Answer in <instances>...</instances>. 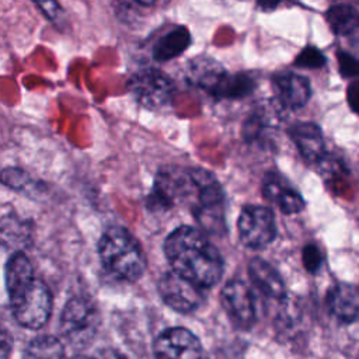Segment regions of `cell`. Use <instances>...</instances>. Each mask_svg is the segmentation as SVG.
Instances as JSON below:
<instances>
[{"label":"cell","mask_w":359,"mask_h":359,"mask_svg":"<svg viewBox=\"0 0 359 359\" xmlns=\"http://www.w3.org/2000/svg\"><path fill=\"white\" fill-rule=\"evenodd\" d=\"M163 248L171 271L192 283L208 289L222 279L224 269L222 254L199 229L192 226L174 229Z\"/></svg>","instance_id":"1"},{"label":"cell","mask_w":359,"mask_h":359,"mask_svg":"<svg viewBox=\"0 0 359 359\" xmlns=\"http://www.w3.org/2000/svg\"><path fill=\"white\" fill-rule=\"evenodd\" d=\"M98 254L107 272L121 280L135 282L146 269L140 244L122 226H111L102 233L98 241Z\"/></svg>","instance_id":"2"},{"label":"cell","mask_w":359,"mask_h":359,"mask_svg":"<svg viewBox=\"0 0 359 359\" xmlns=\"http://www.w3.org/2000/svg\"><path fill=\"white\" fill-rule=\"evenodd\" d=\"M189 81L216 100H238L252 93L254 80L247 74H230L213 59L199 56L189 62Z\"/></svg>","instance_id":"3"},{"label":"cell","mask_w":359,"mask_h":359,"mask_svg":"<svg viewBox=\"0 0 359 359\" xmlns=\"http://www.w3.org/2000/svg\"><path fill=\"white\" fill-rule=\"evenodd\" d=\"M201 168L165 167L154 180L147 205L157 209H170L184 202H194L199 187Z\"/></svg>","instance_id":"4"},{"label":"cell","mask_w":359,"mask_h":359,"mask_svg":"<svg viewBox=\"0 0 359 359\" xmlns=\"http://www.w3.org/2000/svg\"><path fill=\"white\" fill-rule=\"evenodd\" d=\"M7 292L13 316L20 325L38 330L46 324L52 311V296L42 280L34 278Z\"/></svg>","instance_id":"5"},{"label":"cell","mask_w":359,"mask_h":359,"mask_svg":"<svg viewBox=\"0 0 359 359\" xmlns=\"http://www.w3.org/2000/svg\"><path fill=\"white\" fill-rule=\"evenodd\" d=\"M195 220L210 234L226 233L224 194L215 175L201 168L199 187L191 205Z\"/></svg>","instance_id":"6"},{"label":"cell","mask_w":359,"mask_h":359,"mask_svg":"<svg viewBox=\"0 0 359 359\" xmlns=\"http://www.w3.org/2000/svg\"><path fill=\"white\" fill-rule=\"evenodd\" d=\"M100 313L97 306L83 296L72 297L60 314V332L74 346L87 345L97 334Z\"/></svg>","instance_id":"7"},{"label":"cell","mask_w":359,"mask_h":359,"mask_svg":"<svg viewBox=\"0 0 359 359\" xmlns=\"http://www.w3.org/2000/svg\"><path fill=\"white\" fill-rule=\"evenodd\" d=\"M128 88L140 105L153 111L167 107L175 94L171 77L150 66L136 70L128 80Z\"/></svg>","instance_id":"8"},{"label":"cell","mask_w":359,"mask_h":359,"mask_svg":"<svg viewBox=\"0 0 359 359\" xmlns=\"http://www.w3.org/2000/svg\"><path fill=\"white\" fill-rule=\"evenodd\" d=\"M238 234L241 243L252 250L269 245L278 233L272 210L261 205H247L238 216Z\"/></svg>","instance_id":"9"},{"label":"cell","mask_w":359,"mask_h":359,"mask_svg":"<svg viewBox=\"0 0 359 359\" xmlns=\"http://www.w3.org/2000/svg\"><path fill=\"white\" fill-rule=\"evenodd\" d=\"M157 290L163 302L178 313H192L203 302V287L182 278L174 271L161 275L157 283Z\"/></svg>","instance_id":"10"},{"label":"cell","mask_w":359,"mask_h":359,"mask_svg":"<svg viewBox=\"0 0 359 359\" xmlns=\"http://www.w3.org/2000/svg\"><path fill=\"white\" fill-rule=\"evenodd\" d=\"M220 300L224 311L238 328H250L257 320L255 299L251 289L240 279L229 280L222 292Z\"/></svg>","instance_id":"11"},{"label":"cell","mask_w":359,"mask_h":359,"mask_svg":"<svg viewBox=\"0 0 359 359\" xmlns=\"http://www.w3.org/2000/svg\"><path fill=\"white\" fill-rule=\"evenodd\" d=\"M156 359H202L198 337L184 327L164 330L153 344Z\"/></svg>","instance_id":"12"},{"label":"cell","mask_w":359,"mask_h":359,"mask_svg":"<svg viewBox=\"0 0 359 359\" xmlns=\"http://www.w3.org/2000/svg\"><path fill=\"white\" fill-rule=\"evenodd\" d=\"M272 88L276 102L286 109H299L311 97L310 81L297 73L285 72L273 76Z\"/></svg>","instance_id":"13"},{"label":"cell","mask_w":359,"mask_h":359,"mask_svg":"<svg viewBox=\"0 0 359 359\" xmlns=\"http://www.w3.org/2000/svg\"><path fill=\"white\" fill-rule=\"evenodd\" d=\"M262 195L285 215L299 213L306 205L303 196L283 177L272 171L262 180Z\"/></svg>","instance_id":"14"},{"label":"cell","mask_w":359,"mask_h":359,"mask_svg":"<svg viewBox=\"0 0 359 359\" xmlns=\"http://www.w3.org/2000/svg\"><path fill=\"white\" fill-rule=\"evenodd\" d=\"M289 137L300 154L310 163H320L325 157V143L321 129L313 122H296L287 129Z\"/></svg>","instance_id":"15"},{"label":"cell","mask_w":359,"mask_h":359,"mask_svg":"<svg viewBox=\"0 0 359 359\" xmlns=\"http://www.w3.org/2000/svg\"><path fill=\"white\" fill-rule=\"evenodd\" d=\"M248 276L265 296L276 300H280L286 296V287L280 273L268 261L259 257L250 259Z\"/></svg>","instance_id":"16"},{"label":"cell","mask_w":359,"mask_h":359,"mask_svg":"<svg viewBox=\"0 0 359 359\" xmlns=\"http://www.w3.org/2000/svg\"><path fill=\"white\" fill-rule=\"evenodd\" d=\"M327 306L331 314L339 321H355L359 316V292L352 285L338 283L330 289Z\"/></svg>","instance_id":"17"},{"label":"cell","mask_w":359,"mask_h":359,"mask_svg":"<svg viewBox=\"0 0 359 359\" xmlns=\"http://www.w3.org/2000/svg\"><path fill=\"white\" fill-rule=\"evenodd\" d=\"M191 43V34L182 25L171 27L161 34L151 46L153 59L157 62H167L180 56Z\"/></svg>","instance_id":"18"},{"label":"cell","mask_w":359,"mask_h":359,"mask_svg":"<svg viewBox=\"0 0 359 359\" xmlns=\"http://www.w3.org/2000/svg\"><path fill=\"white\" fill-rule=\"evenodd\" d=\"M279 108L283 109L278 102L259 105L245 119L243 126V136L247 142H259L265 133L273 129L279 121Z\"/></svg>","instance_id":"19"},{"label":"cell","mask_w":359,"mask_h":359,"mask_svg":"<svg viewBox=\"0 0 359 359\" xmlns=\"http://www.w3.org/2000/svg\"><path fill=\"white\" fill-rule=\"evenodd\" d=\"M327 22L334 34L349 35L359 28V13L349 4H335L325 13Z\"/></svg>","instance_id":"20"},{"label":"cell","mask_w":359,"mask_h":359,"mask_svg":"<svg viewBox=\"0 0 359 359\" xmlns=\"http://www.w3.org/2000/svg\"><path fill=\"white\" fill-rule=\"evenodd\" d=\"M22 359H66L65 346L56 337L41 335L27 345Z\"/></svg>","instance_id":"21"},{"label":"cell","mask_w":359,"mask_h":359,"mask_svg":"<svg viewBox=\"0 0 359 359\" xmlns=\"http://www.w3.org/2000/svg\"><path fill=\"white\" fill-rule=\"evenodd\" d=\"M31 226L14 215H4L1 219V238L3 244L22 247L29 240Z\"/></svg>","instance_id":"22"},{"label":"cell","mask_w":359,"mask_h":359,"mask_svg":"<svg viewBox=\"0 0 359 359\" xmlns=\"http://www.w3.org/2000/svg\"><path fill=\"white\" fill-rule=\"evenodd\" d=\"M324 63H325L324 55L317 48H313V46L304 48L294 60L296 66H300L304 69H317V67H321Z\"/></svg>","instance_id":"23"},{"label":"cell","mask_w":359,"mask_h":359,"mask_svg":"<svg viewBox=\"0 0 359 359\" xmlns=\"http://www.w3.org/2000/svg\"><path fill=\"white\" fill-rule=\"evenodd\" d=\"M337 55H338L337 59L339 65V73L348 79L359 77V57L344 50H339Z\"/></svg>","instance_id":"24"},{"label":"cell","mask_w":359,"mask_h":359,"mask_svg":"<svg viewBox=\"0 0 359 359\" xmlns=\"http://www.w3.org/2000/svg\"><path fill=\"white\" fill-rule=\"evenodd\" d=\"M3 184L13 188V189H22L28 182V175L18 168H4L1 172Z\"/></svg>","instance_id":"25"},{"label":"cell","mask_w":359,"mask_h":359,"mask_svg":"<svg viewBox=\"0 0 359 359\" xmlns=\"http://www.w3.org/2000/svg\"><path fill=\"white\" fill-rule=\"evenodd\" d=\"M303 264H304V268L311 273H314L320 269V266L323 264V255H321L320 250L317 248V245L307 244L303 248Z\"/></svg>","instance_id":"26"},{"label":"cell","mask_w":359,"mask_h":359,"mask_svg":"<svg viewBox=\"0 0 359 359\" xmlns=\"http://www.w3.org/2000/svg\"><path fill=\"white\" fill-rule=\"evenodd\" d=\"M348 102L349 107L359 114V80H353L348 86Z\"/></svg>","instance_id":"27"},{"label":"cell","mask_w":359,"mask_h":359,"mask_svg":"<svg viewBox=\"0 0 359 359\" xmlns=\"http://www.w3.org/2000/svg\"><path fill=\"white\" fill-rule=\"evenodd\" d=\"M91 359H126L125 355H122L119 351L112 348H104L95 351V353L91 355Z\"/></svg>","instance_id":"28"},{"label":"cell","mask_w":359,"mask_h":359,"mask_svg":"<svg viewBox=\"0 0 359 359\" xmlns=\"http://www.w3.org/2000/svg\"><path fill=\"white\" fill-rule=\"evenodd\" d=\"M73 359H91V356H81L80 355V356H74Z\"/></svg>","instance_id":"29"}]
</instances>
